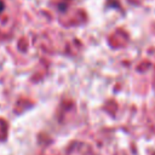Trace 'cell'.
Instances as JSON below:
<instances>
[{
	"label": "cell",
	"instance_id": "6da1fadb",
	"mask_svg": "<svg viewBox=\"0 0 155 155\" xmlns=\"http://www.w3.org/2000/svg\"><path fill=\"white\" fill-rule=\"evenodd\" d=\"M2 10H4V2L0 0V13L2 12Z\"/></svg>",
	"mask_w": 155,
	"mask_h": 155
}]
</instances>
